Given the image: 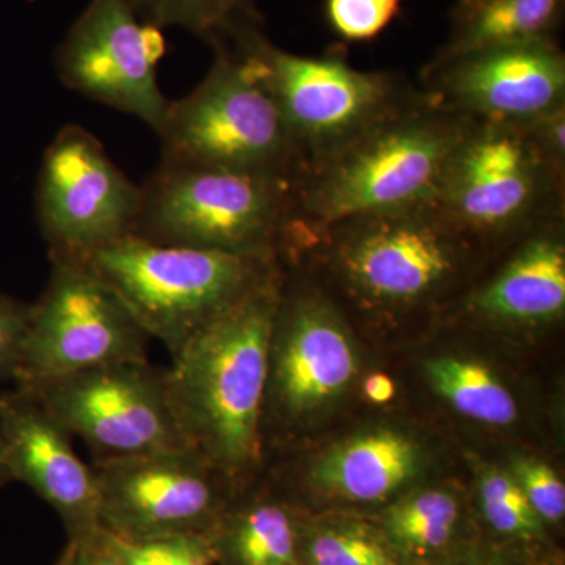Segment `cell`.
Returning <instances> with one entry per match:
<instances>
[{"mask_svg":"<svg viewBox=\"0 0 565 565\" xmlns=\"http://www.w3.org/2000/svg\"><path fill=\"white\" fill-rule=\"evenodd\" d=\"M277 274L189 341L169 370L167 396L189 448L225 475L262 457V423Z\"/></svg>","mask_w":565,"mask_h":565,"instance_id":"6da1fadb","label":"cell"},{"mask_svg":"<svg viewBox=\"0 0 565 565\" xmlns=\"http://www.w3.org/2000/svg\"><path fill=\"white\" fill-rule=\"evenodd\" d=\"M470 121L419 88L414 99L303 174L296 185L294 225L322 228L437 202L446 166Z\"/></svg>","mask_w":565,"mask_h":565,"instance_id":"7a4b0ae2","label":"cell"},{"mask_svg":"<svg viewBox=\"0 0 565 565\" xmlns=\"http://www.w3.org/2000/svg\"><path fill=\"white\" fill-rule=\"evenodd\" d=\"M73 262L117 294L172 359L275 275L274 258L154 244L134 234Z\"/></svg>","mask_w":565,"mask_h":565,"instance_id":"3957f363","label":"cell"},{"mask_svg":"<svg viewBox=\"0 0 565 565\" xmlns=\"http://www.w3.org/2000/svg\"><path fill=\"white\" fill-rule=\"evenodd\" d=\"M222 43L248 63L273 96L302 158L303 174L419 92L399 74L353 68L344 46L322 55L281 50L263 25L241 29Z\"/></svg>","mask_w":565,"mask_h":565,"instance_id":"277c9868","label":"cell"},{"mask_svg":"<svg viewBox=\"0 0 565 565\" xmlns=\"http://www.w3.org/2000/svg\"><path fill=\"white\" fill-rule=\"evenodd\" d=\"M296 182L162 162L141 185L134 236L150 243L274 258L294 223Z\"/></svg>","mask_w":565,"mask_h":565,"instance_id":"5b68a950","label":"cell"},{"mask_svg":"<svg viewBox=\"0 0 565 565\" xmlns=\"http://www.w3.org/2000/svg\"><path fill=\"white\" fill-rule=\"evenodd\" d=\"M184 98L170 102L156 129L162 162L212 167L297 182L305 167L270 93L226 43Z\"/></svg>","mask_w":565,"mask_h":565,"instance_id":"8992f818","label":"cell"},{"mask_svg":"<svg viewBox=\"0 0 565 565\" xmlns=\"http://www.w3.org/2000/svg\"><path fill=\"white\" fill-rule=\"evenodd\" d=\"M292 241L326 245L349 291L379 308H407L437 296L459 275L465 250L478 243L437 202L322 228L294 225Z\"/></svg>","mask_w":565,"mask_h":565,"instance_id":"52a82bcc","label":"cell"},{"mask_svg":"<svg viewBox=\"0 0 565 565\" xmlns=\"http://www.w3.org/2000/svg\"><path fill=\"white\" fill-rule=\"evenodd\" d=\"M437 203L478 243L511 241L565 214V173L545 158L527 125L470 121L446 166Z\"/></svg>","mask_w":565,"mask_h":565,"instance_id":"ba28073f","label":"cell"},{"mask_svg":"<svg viewBox=\"0 0 565 565\" xmlns=\"http://www.w3.org/2000/svg\"><path fill=\"white\" fill-rule=\"evenodd\" d=\"M98 460L189 448L167 396L163 370L122 362L17 385Z\"/></svg>","mask_w":565,"mask_h":565,"instance_id":"9c48e42d","label":"cell"},{"mask_svg":"<svg viewBox=\"0 0 565 565\" xmlns=\"http://www.w3.org/2000/svg\"><path fill=\"white\" fill-rule=\"evenodd\" d=\"M51 275L31 303L14 384L148 360V333L87 267L50 256Z\"/></svg>","mask_w":565,"mask_h":565,"instance_id":"30bf717a","label":"cell"},{"mask_svg":"<svg viewBox=\"0 0 565 565\" xmlns=\"http://www.w3.org/2000/svg\"><path fill=\"white\" fill-rule=\"evenodd\" d=\"M35 204L50 256L79 259L134 234L141 188L92 132L66 125L44 151Z\"/></svg>","mask_w":565,"mask_h":565,"instance_id":"8fae6325","label":"cell"},{"mask_svg":"<svg viewBox=\"0 0 565 565\" xmlns=\"http://www.w3.org/2000/svg\"><path fill=\"white\" fill-rule=\"evenodd\" d=\"M166 47L161 29L141 21L128 0H90L58 44L55 70L71 90L156 131L170 103L158 82Z\"/></svg>","mask_w":565,"mask_h":565,"instance_id":"7c38bea8","label":"cell"},{"mask_svg":"<svg viewBox=\"0 0 565 565\" xmlns=\"http://www.w3.org/2000/svg\"><path fill=\"white\" fill-rule=\"evenodd\" d=\"M98 522L122 541L210 534L223 471L192 448L98 460ZM225 475V473H223Z\"/></svg>","mask_w":565,"mask_h":565,"instance_id":"4fadbf2b","label":"cell"},{"mask_svg":"<svg viewBox=\"0 0 565 565\" xmlns=\"http://www.w3.org/2000/svg\"><path fill=\"white\" fill-rule=\"evenodd\" d=\"M419 88L468 120L526 126L565 106V54L559 43H520L435 55Z\"/></svg>","mask_w":565,"mask_h":565,"instance_id":"5bb4252c","label":"cell"},{"mask_svg":"<svg viewBox=\"0 0 565 565\" xmlns=\"http://www.w3.org/2000/svg\"><path fill=\"white\" fill-rule=\"evenodd\" d=\"M0 423L11 481L31 487L62 516L71 539L99 530L98 484L71 435L28 393L0 394Z\"/></svg>","mask_w":565,"mask_h":565,"instance_id":"9a60e30c","label":"cell"},{"mask_svg":"<svg viewBox=\"0 0 565 565\" xmlns=\"http://www.w3.org/2000/svg\"><path fill=\"white\" fill-rule=\"evenodd\" d=\"M353 374L352 343L332 308L315 297L286 303L278 292L266 388L278 407L299 416L337 396Z\"/></svg>","mask_w":565,"mask_h":565,"instance_id":"2e32d148","label":"cell"},{"mask_svg":"<svg viewBox=\"0 0 565 565\" xmlns=\"http://www.w3.org/2000/svg\"><path fill=\"white\" fill-rule=\"evenodd\" d=\"M565 214L515 237L514 252L467 300V310L505 323L556 321L565 310Z\"/></svg>","mask_w":565,"mask_h":565,"instance_id":"e0dca14e","label":"cell"},{"mask_svg":"<svg viewBox=\"0 0 565 565\" xmlns=\"http://www.w3.org/2000/svg\"><path fill=\"white\" fill-rule=\"evenodd\" d=\"M565 0H463L440 57L520 43H559Z\"/></svg>","mask_w":565,"mask_h":565,"instance_id":"ac0fdd59","label":"cell"},{"mask_svg":"<svg viewBox=\"0 0 565 565\" xmlns=\"http://www.w3.org/2000/svg\"><path fill=\"white\" fill-rule=\"evenodd\" d=\"M418 451L392 430L360 435L323 460L316 479L327 489L355 501L390 497L415 475Z\"/></svg>","mask_w":565,"mask_h":565,"instance_id":"d6986e66","label":"cell"},{"mask_svg":"<svg viewBox=\"0 0 565 565\" xmlns=\"http://www.w3.org/2000/svg\"><path fill=\"white\" fill-rule=\"evenodd\" d=\"M426 371L435 392L468 418L494 426L515 422L514 396L484 364L445 356L427 363Z\"/></svg>","mask_w":565,"mask_h":565,"instance_id":"ffe728a7","label":"cell"},{"mask_svg":"<svg viewBox=\"0 0 565 565\" xmlns=\"http://www.w3.org/2000/svg\"><path fill=\"white\" fill-rule=\"evenodd\" d=\"M141 21L184 31L215 44L248 25H263L256 0H128Z\"/></svg>","mask_w":565,"mask_h":565,"instance_id":"44dd1931","label":"cell"},{"mask_svg":"<svg viewBox=\"0 0 565 565\" xmlns=\"http://www.w3.org/2000/svg\"><path fill=\"white\" fill-rule=\"evenodd\" d=\"M214 545L218 557L226 555L236 565H294L296 559L291 519L275 503H256L245 509L234 520L223 544Z\"/></svg>","mask_w":565,"mask_h":565,"instance_id":"7402d4cb","label":"cell"},{"mask_svg":"<svg viewBox=\"0 0 565 565\" xmlns=\"http://www.w3.org/2000/svg\"><path fill=\"white\" fill-rule=\"evenodd\" d=\"M459 519L455 498L445 492H424L394 505L388 514L390 533L414 552H429L448 544Z\"/></svg>","mask_w":565,"mask_h":565,"instance_id":"603a6c76","label":"cell"},{"mask_svg":"<svg viewBox=\"0 0 565 565\" xmlns=\"http://www.w3.org/2000/svg\"><path fill=\"white\" fill-rule=\"evenodd\" d=\"M106 534L111 552L122 565H215L218 553L210 534L161 535L143 541H122Z\"/></svg>","mask_w":565,"mask_h":565,"instance_id":"cb8c5ba5","label":"cell"},{"mask_svg":"<svg viewBox=\"0 0 565 565\" xmlns=\"http://www.w3.org/2000/svg\"><path fill=\"white\" fill-rule=\"evenodd\" d=\"M404 0H326V17L344 43H366L396 21Z\"/></svg>","mask_w":565,"mask_h":565,"instance_id":"d4e9b609","label":"cell"},{"mask_svg":"<svg viewBox=\"0 0 565 565\" xmlns=\"http://www.w3.org/2000/svg\"><path fill=\"white\" fill-rule=\"evenodd\" d=\"M481 500L487 520L500 533L530 535L541 526L522 487L500 471L481 479Z\"/></svg>","mask_w":565,"mask_h":565,"instance_id":"484cf974","label":"cell"},{"mask_svg":"<svg viewBox=\"0 0 565 565\" xmlns=\"http://www.w3.org/2000/svg\"><path fill=\"white\" fill-rule=\"evenodd\" d=\"M516 482L525 492L535 514L557 522L565 514V487L552 467L534 459L515 463Z\"/></svg>","mask_w":565,"mask_h":565,"instance_id":"4316f807","label":"cell"},{"mask_svg":"<svg viewBox=\"0 0 565 565\" xmlns=\"http://www.w3.org/2000/svg\"><path fill=\"white\" fill-rule=\"evenodd\" d=\"M313 565H397L393 557L362 535L327 533L311 544Z\"/></svg>","mask_w":565,"mask_h":565,"instance_id":"83f0119b","label":"cell"},{"mask_svg":"<svg viewBox=\"0 0 565 565\" xmlns=\"http://www.w3.org/2000/svg\"><path fill=\"white\" fill-rule=\"evenodd\" d=\"M31 303L0 294V379L17 377Z\"/></svg>","mask_w":565,"mask_h":565,"instance_id":"f1b7e54d","label":"cell"},{"mask_svg":"<svg viewBox=\"0 0 565 565\" xmlns=\"http://www.w3.org/2000/svg\"><path fill=\"white\" fill-rule=\"evenodd\" d=\"M546 159L565 173V106L527 125Z\"/></svg>","mask_w":565,"mask_h":565,"instance_id":"f546056e","label":"cell"},{"mask_svg":"<svg viewBox=\"0 0 565 565\" xmlns=\"http://www.w3.org/2000/svg\"><path fill=\"white\" fill-rule=\"evenodd\" d=\"M57 565H122L111 552L102 527L85 537L71 539L65 555Z\"/></svg>","mask_w":565,"mask_h":565,"instance_id":"4dcf8cb0","label":"cell"},{"mask_svg":"<svg viewBox=\"0 0 565 565\" xmlns=\"http://www.w3.org/2000/svg\"><path fill=\"white\" fill-rule=\"evenodd\" d=\"M363 392L371 403L386 404L393 399L396 388H394L393 381L388 375L375 373L364 381Z\"/></svg>","mask_w":565,"mask_h":565,"instance_id":"1f68e13d","label":"cell"},{"mask_svg":"<svg viewBox=\"0 0 565 565\" xmlns=\"http://www.w3.org/2000/svg\"><path fill=\"white\" fill-rule=\"evenodd\" d=\"M11 481L9 467H7V446L3 437L2 423H0V486Z\"/></svg>","mask_w":565,"mask_h":565,"instance_id":"d6a6232c","label":"cell"},{"mask_svg":"<svg viewBox=\"0 0 565 565\" xmlns=\"http://www.w3.org/2000/svg\"><path fill=\"white\" fill-rule=\"evenodd\" d=\"M457 2H463V0H457Z\"/></svg>","mask_w":565,"mask_h":565,"instance_id":"836d02e7","label":"cell"}]
</instances>
